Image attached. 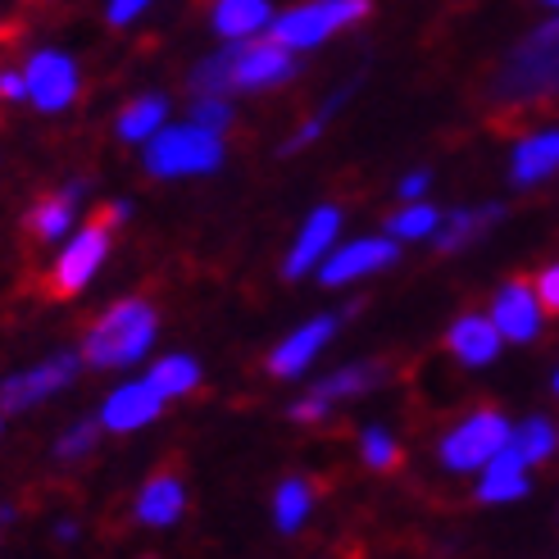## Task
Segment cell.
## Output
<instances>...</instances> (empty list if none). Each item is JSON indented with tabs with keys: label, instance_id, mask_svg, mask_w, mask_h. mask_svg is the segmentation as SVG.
I'll list each match as a JSON object with an SVG mask.
<instances>
[{
	"label": "cell",
	"instance_id": "1",
	"mask_svg": "<svg viewBox=\"0 0 559 559\" xmlns=\"http://www.w3.org/2000/svg\"><path fill=\"white\" fill-rule=\"evenodd\" d=\"M300 73L296 50L283 46L277 37L269 41H228L223 50L205 55L201 64L191 69V92L195 96H233V92H264V87H283L287 78Z\"/></svg>",
	"mask_w": 559,
	"mask_h": 559
},
{
	"label": "cell",
	"instance_id": "2",
	"mask_svg": "<svg viewBox=\"0 0 559 559\" xmlns=\"http://www.w3.org/2000/svg\"><path fill=\"white\" fill-rule=\"evenodd\" d=\"M559 92V10L533 27L487 82L491 109H527L537 100H550Z\"/></svg>",
	"mask_w": 559,
	"mask_h": 559
},
{
	"label": "cell",
	"instance_id": "3",
	"mask_svg": "<svg viewBox=\"0 0 559 559\" xmlns=\"http://www.w3.org/2000/svg\"><path fill=\"white\" fill-rule=\"evenodd\" d=\"M155 332H159L155 305L142 296H128L119 305H109L92 323L87 342H82V359L92 369H128L136 359H146V350L155 346Z\"/></svg>",
	"mask_w": 559,
	"mask_h": 559
},
{
	"label": "cell",
	"instance_id": "4",
	"mask_svg": "<svg viewBox=\"0 0 559 559\" xmlns=\"http://www.w3.org/2000/svg\"><path fill=\"white\" fill-rule=\"evenodd\" d=\"M223 132L201 128L195 119L187 123H164L146 142V174L151 178H205L223 169Z\"/></svg>",
	"mask_w": 559,
	"mask_h": 559
},
{
	"label": "cell",
	"instance_id": "5",
	"mask_svg": "<svg viewBox=\"0 0 559 559\" xmlns=\"http://www.w3.org/2000/svg\"><path fill=\"white\" fill-rule=\"evenodd\" d=\"M369 14H373V0H305V5H292L287 14H273L269 37H277L292 50H310V46H323L332 33L365 23Z\"/></svg>",
	"mask_w": 559,
	"mask_h": 559
},
{
	"label": "cell",
	"instance_id": "6",
	"mask_svg": "<svg viewBox=\"0 0 559 559\" xmlns=\"http://www.w3.org/2000/svg\"><path fill=\"white\" fill-rule=\"evenodd\" d=\"M514 437V424L500 409H478L460 418V424L441 437L437 445V460L451 468V473H483V464L491 455H500Z\"/></svg>",
	"mask_w": 559,
	"mask_h": 559
},
{
	"label": "cell",
	"instance_id": "7",
	"mask_svg": "<svg viewBox=\"0 0 559 559\" xmlns=\"http://www.w3.org/2000/svg\"><path fill=\"white\" fill-rule=\"evenodd\" d=\"M109 241H115V233H109L105 218L82 223V228L64 241L60 260H55V269H50L55 296H78L82 287H92V277H96L100 264L109 260Z\"/></svg>",
	"mask_w": 559,
	"mask_h": 559
},
{
	"label": "cell",
	"instance_id": "8",
	"mask_svg": "<svg viewBox=\"0 0 559 559\" xmlns=\"http://www.w3.org/2000/svg\"><path fill=\"white\" fill-rule=\"evenodd\" d=\"M23 73H27V100H33L41 115H64L82 92V73L73 64V55H64V50H50V46L37 50L33 60L23 64Z\"/></svg>",
	"mask_w": 559,
	"mask_h": 559
},
{
	"label": "cell",
	"instance_id": "9",
	"mask_svg": "<svg viewBox=\"0 0 559 559\" xmlns=\"http://www.w3.org/2000/svg\"><path fill=\"white\" fill-rule=\"evenodd\" d=\"M78 369H82V355L60 350V355L41 359V365H33V369L5 378V382H0V409H5V414H23V409L41 405L46 396H55V391H64L78 378Z\"/></svg>",
	"mask_w": 559,
	"mask_h": 559
},
{
	"label": "cell",
	"instance_id": "10",
	"mask_svg": "<svg viewBox=\"0 0 559 559\" xmlns=\"http://www.w3.org/2000/svg\"><path fill=\"white\" fill-rule=\"evenodd\" d=\"M382 382H386V369L382 365H346V369L319 378L310 391H305V396L292 405V418H296V424H319V418L332 414V405H337V401L365 396V391H373Z\"/></svg>",
	"mask_w": 559,
	"mask_h": 559
},
{
	"label": "cell",
	"instance_id": "11",
	"mask_svg": "<svg viewBox=\"0 0 559 559\" xmlns=\"http://www.w3.org/2000/svg\"><path fill=\"white\" fill-rule=\"evenodd\" d=\"M401 260V246L396 237H359V241H346L337 250H328V260L319 264V283L323 287H346L355 277H369L378 269H391Z\"/></svg>",
	"mask_w": 559,
	"mask_h": 559
},
{
	"label": "cell",
	"instance_id": "12",
	"mask_svg": "<svg viewBox=\"0 0 559 559\" xmlns=\"http://www.w3.org/2000/svg\"><path fill=\"white\" fill-rule=\"evenodd\" d=\"M337 233H342V210L337 205H319L310 218H305L292 250H287V260H283L287 283H300L310 269H319L328 260V250L337 246Z\"/></svg>",
	"mask_w": 559,
	"mask_h": 559
},
{
	"label": "cell",
	"instance_id": "13",
	"mask_svg": "<svg viewBox=\"0 0 559 559\" xmlns=\"http://www.w3.org/2000/svg\"><path fill=\"white\" fill-rule=\"evenodd\" d=\"M164 391L151 382V378H142V382H123V386H115L105 396V405H100V428H109V432H136V428H146V424H155V418L164 414Z\"/></svg>",
	"mask_w": 559,
	"mask_h": 559
},
{
	"label": "cell",
	"instance_id": "14",
	"mask_svg": "<svg viewBox=\"0 0 559 559\" xmlns=\"http://www.w3.org/2000/svg\"><path fill=\"white\" fill-rule=\"evenodd\" d=\"M332 332H337V314L305 319L296 332H287V337L269 350V373L273 378H300L319 359V350L332 342Z\"/></svg>",
	"mask_w": 559,
	"mask_h": 559
},
{
	"label": "cell",
	"instance_id": "15",
	"mask_svg": "<svg viewBox=\"0 0 559 559\" xmlns=\"http://www.w3.org/2000/svg\"><path fill=\"white\" fill-rule=\"evenodd\" d=\"M542 310H546V305H542L537 287L506 283L496 292V300H491V323L500 328V337H506V342H537Z\"/></svg>",
	"mask_w": 559,
	"mask_h": 559
},
{
	"label": "cell",
	"instance_id": "16",
	"mask_svg": "<svg viewBox=\"0 0 559 559\" xmlns=\"http://www.w3.org/2000/svg\"><path fill=\"white\" fill-rule=\"evenodd\" d=\"M506 337H500V328L491 323V314H460L445 332V350H451L464 369H487L491 359L500 355Z\"/></svg>",
	"mask_w": 559,
	"mask_h": 559
},
{
	"label": "cell",
	"instance_id": "17",
	"mask_svg": "<svg viewBox=\"0 0 559 559\" xmlns=\"http://www.w3.org/2000/svg\"><path fill=\"white\" fill-rule=\"evenodd\" d=\"M500 218H506V205H500V201L478 205V210H455V214H445L441 228L432 233L437 255H460V250H468L483 233H491Z\"/></svg>",
	"mask_w": 559,
	"mask_h": 559
},
{
	"label": "cell",
	"instance_id": "18",
	"mask_svg": "<svg viewBox=\"0 0 559 559\" xmlns=\"http://www.w3.org/2000/svg\"><path fill=\"white\" fill-rule=\"evenodd\" d=\"M523 496H527V460L514 445H506V451L483 464L478 500L483 506H510V500H523Z\"/></svg>",
	"mask_w": 559,
	"mask_h": 559
},
{
	"label": "cell",
	"instance_id": "19",
	"mask_svg": "<svg viewBox=\"0 0 559 559\" xmlns=\"http://www.w3.org/2000/svg\"><path fill=\"white\" fill-rule=\"evenodd\" d=\"M82 191H87V182H69L64 191H55V195H41V201L27 210V233H33L37 241H60L73 233V223H78V201H82Z\"/></svg>",
	"mask_w": 559,
	"mask_h": 559
},
{
	"label": "cell",
	"instance_id": "20",
	"mask_svg": "<svg viewBox=\"0 0 559 559\" xmlns=\"http://www.w3.org/2000/svg\"><path fill=\"white\" fill-rule=\"evenodd\" d=\"M555 169H559V132H555V128L523 136V142L514 146V159H510L514 187H537V182L550 178Z\"/></svg>",
	"mask_w": 559,
	"mask_h": 559
},
{
	"label": "cell",
	"instance_id": "21",
	"mask_svg": "<svg viewBox=\"0 0 559 559\" xmlns=\"http://www.w3.org/2000/svg\"><path fill=\"white\" fill-rule=\"evenodd\" d=\"M187 510V487L174 478V473H155V478L136 496V519L146 527H174Z\"/></svg>",
	"mask_w": 559,
	"mask_h": 559
},
{
	"label": "cell",
	"instance_id": "22",
	"mask_svg": "<svg viewBox=\"0 0 559 559\" xmlns=\"http://www.w3.org/2000/svg\"><path fill=\"white\" fill-rule=\"evenodd\" d=\"M214 33L223 41H241V37H260L273 23L269 0H214Z\"/></svg>",
	"mask_w": 559,
	"mask_h": 559
},
{
	"label": "cell",
	"instance_id": "23",
	"mask_svg": "<svg viewBox=\"0 0 559 559\" xmlns=\"http://www.w3.org/2000/svg\"><path fill=\"white\" fill-rule=\"evenodd\" d=\"M164 123H169V100H164V96H136V100L123 105L115 132L123 136V142H142L146 146Z\"/></svg>",
	"mask_w": 559,
	"mask_h": 559
},
{
	"label": "cell",
	"instance_id": "24",
	"mask_svg": "<svg viewBox=\"0 0 559 559\" xmlns=\"http://www.w3.org/2000/svg\"><path fill=\"white\" fill-rule=\"evenodd\" d=\"M310 506H314V496H310V483H305V478L277 483V491H273V523H277V533H283V537L300 533L305 519H310Z\"/></svg>",
	"mask_w": 559,
	"mask_h": 559
},
{
	"label": "cell",
	"instance_id": "25",
	"mask_svg": "<svg viewBox=\"0 0 559 559\" xmlns=\"http://www.w3.org/2000/svg\"><path fill=\"white\" fill-rule=\"evenodd\" d=\"M510 445L527 460V468H533V464H546V460L555 455V445H559V428L550 424V418L533 414V418H523V424L514 428Z\"/></svg>",
	"mask_w": 559,
	"mask_h": 559
},
{
	"label": "cell",
	"instance_id": "26",
	"mask_svg": "<svg viewBox=\"0 0 559 559\" xmlns=\"http://www.w3.org/2000/svg\"><path fill=\"white\" fill-rule=\"evenodd\" d=\"M441 210L424 205V201H405V210H396L386 218V233L396 237V241H428L437 228H441Z\"/></svg>",
	"mask_w": 559,
	"mask_h": 559
},
{
	"label": "cell",
	"instance_id": "27",
	"mask_svg": "<svg viewBox=\"0 0 559 559\" xmlns=\"http://www.w3.org/2000/svg\"><path fill=\"white\" fill-rule=\"evenodd\" d=\"M159 391H164V396H187V391H195V386H201V365H195V359L191 355H164L159 359V365L146 373Z\"/></svg>",
	"mask_w": 559,
	"mask_h": 559
},
{
	"label": "cell",
	"instance_id": "28",
	"mask_svg": "<svg viewBox=\"0 0 559 559\" xmlns=\"http://www.w3.org/2000/svg\"><path fill=\"white\" fill-rule=\"evenodd\" d=\"M359 455H365L369 468H396L401 460V445L386 428H365L359 432Z\"/></svg>",
	"mask_w": 559,
	"mask_h": 559
},
{
	"label": "cell",
	"instance_id": "29",
	"mask_svg": "<svg viewBox=\"0 0 559 559\" xmlns=\"http://www.w3.org/2000/svg\"><path fill=\"white\" fill-rule=\"evenodd\" d=\"M96 428H100V418H82V424H73L64 437H60V445H55V460H64V464H73V460H82L96 445Z\"/></svg>",
	"mask_w": 559,
	"mask_h": 559
},
{
	"label": "cell",
	"instance_id": "30",
	"mask_svg": "<svg viewBox=\"0 0 559 559\" xmlns=\"http://www.w3.org/2000/svg\"><path fill=\"white\" fill-rule=\"evenodd\" d=\"M191 119L201 123V128L228 132L233 128V105H228V96H195L191 100Z\"/></svg>",
	"mask_w": 559,
	"mask_h": 559
},
{
	"label": "cell",
	"instance_id": "31",
	"mask_svg": "<svg viewBox=\"0 0 559 559\" xmlns=\"http://www.w3.org/2000/svg\"><path fill=\"white\" fill-rule=\"evenodd\" d=\"M537 296H542V305H546L550 314H559V264L542 269V277H537Z\"/></svg>",
	"mask_w": 559,
	"mask_h": 559
},
{
	"label": "cell",
	"instance_id": "32",
	"mask_svg": "<svg viewBox=\"0 0 559 559\" xmlns=\"http://www.w3.org/2000/svg\"><path fill=\"white\" fill-rule=\"evenodd\" d=\"M151 5V0H109V10H105V19L115 23V27H128L136 14H142Z\"/></svg>",
	"mask_w": 559,
	"mask_h": 559
},
{
	"label": "cell",
	"instance_id": "33",
	"mask_svg": "<svg viewBox=\"0 0 559 559\" xmlns=\"http://www.w3.org/2000/svg\"><path fill=\"white\" fill-rule=\"evenodd\" d=\"M0 96L5 100H27V73L23 69H0Z\"/></svg>",
	"mask_w": 559,
	"mask_h": 559
},
{
	"label": "cell",
	"instance_id": "34",
	"mask_svg": "<svg viewBox=\"0 0 559 559\" xmlns=\"http://www.w3.org/2000/svg\"><path fill=\"white\" fill-rule=\"evenodd\" d=\"M428 182H432V174H428V169H414V174H405V178H401V187H396V191L405 195V201H418V195L428 191Z\"/></svg>",
	"mask_w": 559,
	"mask_h": 559
},
{
	"label": "cell",
	"instance_id": "35",
	"mask_svg": "<svg viewBox=\"0 0 559 559\" xmlns=\"http://www.w3.org/2000/svg\"><path fill=\"white\" fill-rule=\"evenodd\" d=\"M55 537H60V542H73V537H78V527H73V523H60V527H55Z\"/></svg>",
	"mask_w": 559,
	"mask_h": 559
},
{
	"label": "cell",
	"instance_id": "36",
	"mask_svg": "<svg viewBox=\"0 0 559 559\" xmlns=\"http://www.w3.org/2000/svg\"><path fill=\"white\" fill-rule=\"evenodd\" d=\"M542 5H550V10H559V0H542Z\"/></svg>",
	"mask_w": 559,
	"mask_h": 559
},
{
	"label": "cell",
	"instance_id": "37",
	"mask_svg": "<svg viewBox=\"0 0 559 559\" xmlns=\"http://www.w3.org/2000/svg\"><path fill=\"white\" fill-rule=\"evenodd\" d=\"M555 396H559V373H555Z\"/></svg>",
	"mask_w": 559,
	"mask_h": 559
}]
</instances>
